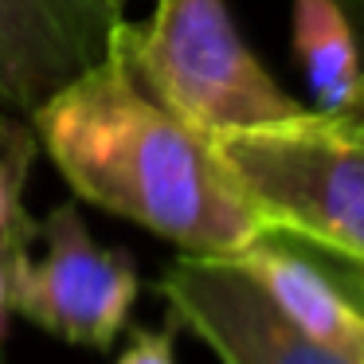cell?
Returning a JSON list of instances; mask_svg holds the SVG:
<instances>
[{
    "label": "cell",
    "mask_w": 364,
    "mask_h": 364,
    "mask_svg": "<svg viewBox=\"0 0 364 364\" xmlns=\"http://www.w3.org/2000/svg\"><path fill=\"white\" fill-rule=\"evenodd\" d=\"M28 126L79 200L184 255L235 259L270 231L212 137L165 110L114 40L102 59L43 98Z\"/></svg>",
    "instance_id": "6da1fadb"
},
{
    "label": "cell",
    "mask_w": 364,
    "mask_h": 364,
    "mask_svg": "<svg viewBox=\"0 0 364 364\" xmlns=\"http://www.w3.org/2000/svg\"><path fill=\"white\" fill-rule=\"evenodd\" d=\"M114 48L145 90L192 129L239 134L314 118L243 43L228 0H157L149 20L114 28Z\"/></svg>",
    "instance_id": "7a4b0ae2"
},
{
    "label": "cell",
    "mask_w": 364,
    "mask_h": 364,
    "mask_svg": "<svg viewBox=\"0 0 364 364\" xmlns=\"http://www.w3.org/2000/svg\"><path fill=\"white\" fill-rule=\"evenodd\" d=\"M212 145L270 231L364 278V137L314 114Z\"/></svg>",
    "instance_id": "3957f363"
},
{
    "label": "cell",
    "mask_w": 364,
    "mask_h": 364,
    "mask_svg": "<svg viewBox=\"0 0 364 364\" xmlns=\"http://www.w3.org/2000/svg\"><path fill=\"white\" fill-rule=\"evenodd\" d=\"M36 235L43 239L40 259L28 251L12 259V314L67 345L106 353L141 294L134 255L98 243L75 204L51 208Z\"/></svg>",
    "instance_id": "277c9868"
},
{
    "label": "cell",
    "mask_w": 364,
    "mask_h": 364,
    "mask_svg": "<svg viewBox=\"0 0 364 364\" xmlns=\"http://www.w3.org/2000/svg\"><path fill=\"white\" fill-rule=\"evenodd\" d=\"M168 317L196 333L220 364H356L306 333L231 259L181 255L157 278Z\"/></svg>",
    "instance_id": "5b68a950"
},
{
    "label": "cell",
    "mask_w": 364,
    "mask_h": 364,
    "mask_svg": "<svg viewBox=\"0 0 364 364\" xmlns=\"http://www.w3.org/2000/svg\"><path fill=\"white\" fill-rule=\"evenodd\" d=\"M122 20L114 0H0V118H32L87 71Z\"/></svg>",
    "instance_id": "8992f818"
},
{
    "label": "cell",
    "mask_w": 364,
    "mask_h": 364,
    "mask_svg": "<svg viewBox=\"0 0 364 364\" xmlns=\"http://www.w3.org/2000/svg\"><path fill=\"white\" fill-rule=\"evenodd\" d=\"M231 262L243 267L306 333L364 364V282L353 270L321 259L278 231H267Z\"/></svg>",
    "instance_id": "52a82bcc"
},
{
    "label": "cell",
    "mask_w": 364,
    "mask_h": 364,
    "mask_svg": "<svg viewBox=\"0 0 364 364\" xmlns=\"http://www.w3.org/2000/svg\"><path fill=\"white\" fill-rule=\"evenodd\" d=\"M290 36L309 106L329 122L364 129V51L337 0H294Z\"/></svg>",
    "instance_id": "ba28073f"
},
{
    "label": "cell",
    "mask_w": 364,
    "mask_h": 364,
    "mask_svg": "<svg viewBox=\"0 0 364 364\" xmlns=\"http://www.w3.org/2000/svg\"><path fill=\"white\" fill-rule=\"evenodd\" d=\"M36 134L24 118H0V247L24 251L36 239L40 223L24 212V181L32 168Z\"/></svg>",
    "instance_id": "9c48e42d"
},
{
    "label": "cell",
    "mask_w": 364,
    "mask_h": 364,
    "mask_svg": "<svg viewBox=\"0 0 364 364\" xmlns=\"http://www.w3.org/2000/svg\"><path fill=\"white\" fill-rule=\"evenodd\" d=\"M176 321L165 329H134L129 345L118 353L114 364H176Z\"/></svg>",
    "instance_id": "30bf717a"
},
{
    "label": "cell",
    "mask_w": 364,
    "mask_h": 364,
    "mask_svg": "<svg viewBox=\"0 0 364 364\" xmlns=\"http://www.w3.org/2000/svg\"><path fill=\"white\" fill-rule=\"evenodd\" d=\"M28 251V247H24ZM20 251L0 247V345H4V333H9V317H12V259Z\"/></svg>",
    "instance_id": "8fae6325"
},
{
    "label": "cell",
    "mask_w": 364,
    "mask_h": 364,
    "mask_svg": "<svg viewBox=\"0 0 364 364\" xmlns=\"http://www.w3.org/2000/svg\"><path fill=\"white\" fill-rule=\"evenodd\" d=\"M337 9L345 12V20L353 24L356 40H360V51H364V0H337Z\"/></svg>",
    "instance_id": "7c38bea8"
},
{
    "label": "cell",
    "mask_w": 364,
    "mask_h": 364,
    "mask_svg": "<svg viewBox=\"0 0 364 364\" xmlns=\"http://www.w3.org/2000/svg\"><path fill=\"white\" fill-rule=\"evenodd\" d=\"M114 4H118V9H126V0H114Z\"/></svg>",
    "instance_id": "4fadbf2b"
}]
</instances>
